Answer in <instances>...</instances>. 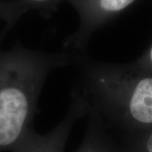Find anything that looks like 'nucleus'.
I'll return each mask as SVG.
<instances>
[{
    "instance_id": "nucleus-6",
    "label": "nucleus",
    "mask_w": 152,
    "mask_h": 152,
    "mask_svg": "<svg viewBox=\"0 0 152 152\" xmlns=\"http://www.w3.org/2000/svg\"><path fill=\"white\" fill-rule=\"evenodd\" d=\"M134 0H97L96 10L102 15L116 14L124 10Z\"/></svg>"
},
{
    "instance_id": "nucleus-1",
    "label": "nucleus",
    "mask_w": 152,
    "mask_h": 152,
    "mask_svg": "<svg viewBox=\"0 0 152 152\" xmlns=\"http://www.w3.org/2000/svg\"><path fill=\"white\" fill-rule=\"evenodd\" d=\"M69 62L67 53L26 49L0 53V152L12 151L32 129L48 76Z\"/></svg>"
},
{
    "instance_id": "nucleus-2",
    "label": "nucleus",
    "mask_w": 152,
    "mask_h": 152,
    "mask_svg": "<svg viewBox=\"0 0 152 152\" xmlns=\"http://www.w3.org/2000/svg\"><path fill=\"white\" fill-rule=\"evenodd\" d=\"M86 82L99 111L127 134L152 128V75L129 64H89Z\"/></svg>"
},
{
    "instance_id": "nucleus-7",
    "label": "nucleus",
    "mask_w": 152,
    "mask_h": 152,
    "mask_svg": "<svg viewBox=\"0 0 152 152\" xmlns=\"http://www.w3.org/2000/svg\"><path fill=\"white\" fill-rule=\"evenodd\" d=\"M129 64L136 70L152 75V45L144 54Z\"/></svg>"
},
{
    "instance_id": "nucleus-5",
    "label": "nucleus",
    "mask_w": 152,
    "mask_h": 152,
    "mask_svg": "<svg viewBox=\"0 0 152 152\" xmlns=\"http://www.w3.org/2000/svg\"><path fill=\"white\" fill-rule=\"evenodd\" d=\"M122 152H152V128L146 130L128 133Z\"/></svg>"
},
{
    "instance_id": "nucleus-4",
    "label": "nucleus",
    "mask_w": 152,
    "mask_h": 152,
    "mask_svg": "<svg viewBox=\"0 0 152 152\" xmlns=\"http://www.w3.org/2000/svg\"><path fill=\"white\" fill-rule=\"evenodd\" d=\"M77 152H122L105 134L93 117L85 139Z\"/></svg>"
},
{
    "instance_id": "nucleus-3",
    "label": "nucleus",
    "mask_w": 152,
    "mask_h": 152,
    "mask_svg": "<svg viewBox=\"0 0 152 152\" xmlns=\"http://www.w3.org/2000/svg\"><path fill=\"white\" fill-rule=\"evenodd\" d=\"M65 117L46 134L33 130L28 133L12 152H64L66 143L75 123L89 110L86 97L75 93Z\"/></svg>"
}]
</instances>
